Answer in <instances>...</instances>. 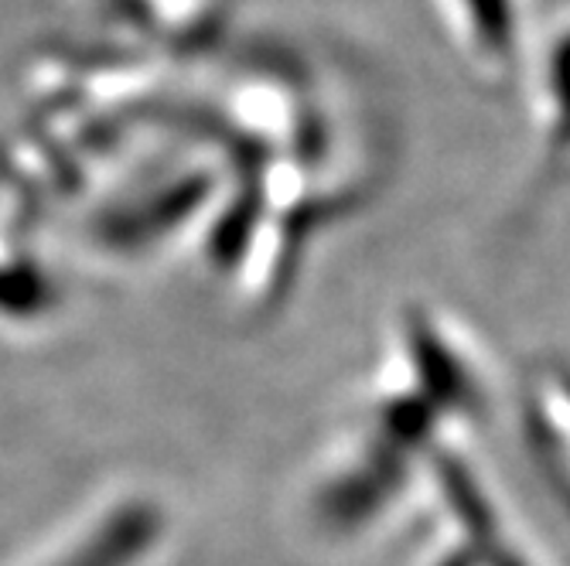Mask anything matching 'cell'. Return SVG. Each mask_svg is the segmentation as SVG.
<instances>
[{
    "label": "cell",
    "mask_w": 570,
    "mask_h": 566,
    "mask_svg": "<svg viewBox=\"0 0 570 566\" xmlns=\"http://www.w3.org/2000/svg\"><path fill=\"white\" fill-rule=\"evenodd\" d=\"M444 18L482 72L509 79L523 59L527 0H441Z\"/></svg>",
    "instance_id": "cell-1"
},
{
    "label": "cell",
    "mask_w": 570,
    "mask_h": 566,
    "mask_svg": "<svg viewBox=\"0 0 570 566\" xmlns=\"http://www.w3.org/2000/svg\"><path fill=\"white\" fill-rule=\"evenodd\" d=\"M537 102H540V168L550 178L570 165V21L540 51Z\"/></svg>",
    "instance_id": "cell-2"
}]
</instances>
